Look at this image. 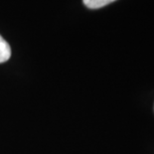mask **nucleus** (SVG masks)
I'll use <instances>...</instances> for the list:
<instances>
[{
	"label": "nucleus",
	"instance_id": "1",
	"mask_svg": "<svg viewBox=\"0 0 154 154\" xmlns=\"http://www.w3.org/2000/svg\"><path fill=\"white\" fill-rule=\"evenodd\" d=\"M11 57V48L7 41L0 35V63L8 61Z\"/></svg>",
	"mask_w": 154,
	"mask_h": 154
},
{
	"label": "nucleus",
	"instance_id": "2",
	"mask_svg": "<svg viewBox=\"0 0 154 154\" xmlns=\"http://www.w3.org/2000/svg\"><path fill=\"white\" fill-rule=\"evenodd\" d=\"M116 0H83L84 4L90 9H99L110 4Z\"/></svg>",
	"mask_w": 154,
	"mask_h": 154
}]
</instances>
